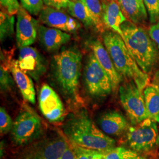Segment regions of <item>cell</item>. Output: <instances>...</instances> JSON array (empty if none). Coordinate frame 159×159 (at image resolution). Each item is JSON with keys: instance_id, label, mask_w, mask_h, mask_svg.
<instances>
[{"instance_id": "1", "label": "cell", "mask_w": 159, "mask_h": 159, "mask_svg": "<svg viewBox=\"0 0 159 159\" xmlns=\"http://www.w3.org/2000/svg\"><path fill=\"white\" fill-rule=\"evenodd\" d=\"M72 144L100 152L114 148L116 142L98 128L85 110L70 114L63 127Z\"/></svg>"}, {"instance_id": "2", "label": "cell", "mask_w": 159, "mask_h": 159, "mask_svg": "<svg viewBox=\"0 0 159 159\" xmlns=\"http://www.w3.org/2000/svg\"><path fill=\"white\" fill-rule=\"evenodd\" d=\"M121 29L131 56L144 73H151L159 61L157 46L144 29L130 21L123 23Z\"/></svg>"}, {"instance_id": "3", "label": "cell", "mask_w": 159, "mask_h": 159, "mask_svg": "<svg viewBox=\"0 0 159 159\" xmlns=\"http://www.w3.org/2000/svg\"><path fill=\"white\" fill-rule=\"evenodd\" d=\"M102 39L119 74L127 80H133L138 88L143 91L149 83V77L131 56L122 37L114 31H106L103 34Z\"/></svg>"}, {"instance_id": "4", "label": "cell", "mask_w": 159, "mask_h": 159, "mask_svg": "<svg viewBox=\"0 0 159 159\" xmlns=\"http://www.w3.org/2000/svg\"><path fill=\"white\" fill-rule=\"evenodd\" d=\"M81 54L74 48L64 50L53 57L54 79L65 96H77L81 69Z\"/></svg>"}, {"instance_id": "5", "label": "cell", "mask_w": 159, "mask_h": 159, "mask_svg": "<svg viewBox=\"0 0 159 159\" xmlns=\"http://www.w3.org/2000/svg\"><path fill=\"white\" fill-rule=\"evenodd\" d=\"M128 145L140 153H151L159 146V133L156 122L148 118L129 127L127 133Z\"/></svg>"}, {"instance_id": "6", "label": "cell", "mask_w": 159, "mask_h": 159, "mask_svg": "<svg viewBox=\"0 0 159 159\" xmlns=\"http://www.w3.org/2000/svg\"><path fill=\"white\" fill-rule=\"evenodd\" d=\"M120 100L133 125L148 118L143 92L133 80H127L119 89Z\"/></svg>"}, {"instance_id": "7", "label": "cell", "mask_w": 159, "mask_h": 159, "mask_svg": "<svg viewBox=\"0 0 159 159\" xmlns=\"http://www.w3.org/2000/svg\"><path fill=\"white\" fill-rule=\"evenodd\" d=\"M42 125L39 116L33 109L26 106L17 116L11 130L14 143L23 146L31 142L39 136Z\"/></svg>"}, {"instance_id": "8", "label": "cell", "mask_w": 159, "mask_h": 159, "mask_svg": "<svg viewBox=\"0 0 159 159\" xmlns=\"http://www.w3.org/2000/svg\"><path fill=\"white\" fill-rule=\"evenodd\" d=\"M84 81L89 93L95 97L107 96L113 91L111 79L94 53L89 56L84 68Z\"/></svg>"}, {"instance_id": "9", "label": "cell", "mask_w": 159, "mask_h": 159, "mask_svg": "<svg viewBox=\"0 0 159 159\" xmlns=\"http://www.w3.org/2000/svg\"><path fill=\"white\" fill-rule=\"evenodd\" d=\"M68 146L64 137L53 136L34 143L17 159H59Z\"/></svg>"}, {"instance_id": "10", "label": "cell", "mask_w": 159, "mask_h": 159, "mask_svg": "<svg viewBox=\"0 0 159 159\" xmlns=\"http://www.w3.org/2000/svg\"><path fill=\"white\" fill-rule=\"evenodd\" d=\"M41 113L51 123H58L64 119L66 110L57 93L50 85L41 86L39 97Z\"/></svg>"}, {"instance_id": "11", "label": "cell", "mask_w": 159, "mask_h": 159, "mask_svg": "<svg viewBox=\"0 0 159 159\" xmlns=\"http://www.w3.org/2000/svg\"><path fill=\"white\" fill-rule=\"evenodd\" d=\"M17 61L20 69L36 81L46 73L45 59L32 47H20Z\"/></svg>"}, {"instance_id": "12", "label": "cell", "mask_w": 159, "mask_h": 159, "mask_svg": "<svg viewBox=\"0 0 159 159\" xmlns=\"http://www.w3.org/2000/svg\"><path fill=\"white\" fill-rule=\"evenodd\" d=\"M17 17L16 40L18 46L20 48L33 44L38 36L39 21L23 7H20Z\"/></svg>"}, {"instance_id": "13", "label": "cell", "mask_w": 159, "mask_h": 159, "mask_svg": "<svg viewBox=\"0 0 159 159\" xmlns=\"http://www.w3.org/2000/svg\"><path fill=\"white\" fill-rule=\"evenodd\" d=\"M39 22L51 28L66 32H74L81 26L80 23L61 10L44 7L39 14Z\"/></svg>"}, {"instance_id": "14", "label": "cell", "mask_w": 159, "mask_h": 159, "mask_svg": "<svg viewBox=\"0 0 159 159\" xmlns=\"http://www.w3.org/2000/svg\"><path fill=\"white\" fill-rule=\"evenodd\" d=\"M89 45L98 61L109 75L112 83L113 90L115 91L122 81L123 77L116 70L108 51L100 41L93 40Z\"/></svg>"}, {"instance_id": "15", "label": "cell", "mask_w": 159, "mask_h": 159, "mask_svg": "<svg viewBox=\"0 0 159 159\" xmlns=\"http://www.w3.org/2000/svg\"><path fill=\"white\" fill-rule=\"evenodd\" d=\"M98 124L105 134L112 136H121L130 127L125 117L116 110L102 114L98 120Z\"/></svg>"}, {"instance_id": "16", "label": "cell", "mask_w": 159, "mask_h": 159, "mask_svg": "<svg viewBox=\"0 0 159 159\" xmlns=\"http://www.w3.org/2000/svg\"><path fill=\"white\" fill-rule=\"evenodd\" d=\"M38 37L41 44L50 52L57 51L71 39V35L65 31L43 25H39Z\"/></svg>"}, {"instance_id": "17", "label": "cell", "mask_w": 159, "mask_h": 159, "mask_svg": "<svg viewBox=\"0 0 159 159\" xmlns=\"http://www.w3.org/2000/svg\"><path fill=\"white\" fill-rule=\"evenodd\" d=\"M102 4L103 21L106 28L112 30L123 39L124 35L121 25L127 19L121 11L117 1L113 0H101Z\"/></svg>"}, {"instance_id": "18", "label": "cell", "mask_w": 159, "mask_h": 159, "mask_svg": "<svg viewBox=\"0 0 159 159\" xmlns=\"http://www.w3.org/2000/svg\"><path fill=\"white\" fill-rule=\"evenodd\" d=\"M10 70L24 99L34 104L35 102V91L31 77L20 69L17 60L12 61Z\"/></svg>"}, {"instance_id": "19", "label": "cell", "mask_w": 159, "mask_h": 159, "mask_svg": "<svg viewBox=\"0 0 159 159\" xmlns=\"http://www.w3.org/2000/svg\"><path fill=\"white\" fill-rule=\"evenodd\" d=\"M117 2L125 18L136 25L148 20V11L144 0H118Z\"/></svg>"}, {"instance_id": "20", "label": "cell", "mask_w": 159, "mask_h": 159, "mask_svg": "<svg viewBox=\"0 0 159 159\" xmlns=\"http://www.w3.org/2000/svg\"><path fill=\"white\" fill-rule=\"evenodd\" d=\"M148 117L159 123V86L156 83L148 84L143 90Z\"/></svg>"}, {"instance_id": "21", "label": "cell", "mask_w": 159, "mask_h": 159, "mask_svg": "<svg viewBox=\"0 0 159 159\" xmlns=\"http://www.w3.org/2000/svg\"><path fill=\"white\" fill-rule=\"evenodd\" d=\"M67 10L72 17L77 18L87 27H94L90 12L84 0H69Z\"/></svg>"}, {"instance_id": "22", "label": "cell", "mask_w": 159, "mask_h": 159, "mask_svg": "<svg viewBox=\"0 0 159 159\" xmlns=\"http://www.w3.org/2000/svg\"><path fill=\"white\" fill-rule=\"evenodd\" d=\"M90 12L94 27L98 31L103 32L106 27L102 18V4L101 0H84Z\"/></svg>"}, {"instance_id": "23", "label": "cell", "mask_w": 159, "mask_h": 159, "mask_svg": "<svg viewBox=\"0 0 159 159\" xmlns=\"http://www.w3.org/2000/svg\"><path fill=\"white\" fill-rule=\"evenodd\" d=\"M15 18L4 11L0 13V39L4 41L14 34Z\"/></svg>"}, {"instance_id": "24", "label": "cell", "mask_w": 159, "mask_h": 159, "mask_svg": "<svg viewBox=\"0 0 159 159\" xmlns=\"http://www.w3.org/2000/svg\"><path fill=\"white\" fill-rule=\"evenodd\" d=\"M144 2L150 23L159 22V0H144Z\"/></svg>"}, {"instance_id": "25", "label": "cell", "mask_w": 159, "mask_h": 159, "mask_svg": "<svg viewBox=\"0 0 159 159\" xmlns=\"http://www.w3.org/2000/svg\"><path fill=\"white\" fill-rule=\"evenodd\" d=\"M21 6L30 14L37 16L43 10V0H20Z\"/></svg>"}, {"instance_id": "26", "label": "cell", "mask_w": 159, "mask_h": 159, "mask_svg": "<svg viewBox=\"0 0 159 159\" xmlns=\"http://www.w3.org/2000/svg\"><path fill=\"white\" fill-rule=\"evenodd\" d=\"M14 123L6 109L0 108V131L1 134H5L11 131Z\"/></svg>"}, {"instance_id": "27", "label": "cell", "mask_w": 159, "mask_h": 159, "mask_svg": "<svg viewBox=\"0 0 159 159\" xmlns=\"http://www.w3.org/2000/svg\"><path fill=\"white\" fill-rule=\"evenodd\" d=\"M9 69L1 66L0 86L1 91H8L14 85V80L8 71Z\"/></svg>"}, {"instance_id": "28", "label": "cell", "mask_w": 159, "mask_h": 159, "mask_svg": "<svg viewBox=\"0 0 159 159\" xmlns=\"http://www.w3.org/2000/svg\"><path fill=\"white\" fill-rule=\"evenodd\" d=\"M0 2L1 7L11 16L17 14L20 8L17 0H0Z\"/></svg>"}, {"instance_id": "29", "label": "cell", "mask_w": 159, "mask_h": 159, "mask_svg": "<svg viewBox=\"0 0 159 159\" xmlns=\"http://www.w3.org/2000/svg\"><path fill=\"white\" fill-rule=\"evenodd\" d=\"M72 145L75 153L76 159H92L95 150L81 148L74 144Z\"/></svg>"}, {"instance_id": "30", "label": "cell", "mask_w": 159, "mask_h": 159, "mask_svg": "<svg viewBox=\"0 0 159 159\" xmlns=\"http://www.w3.org/2000/svg\"><path fill=\"white\" fill-rule=\"evenodd\" d=\"M120 159H148L139 154V153L133 150H129L121 147Z\"/></svg>"}, {"instance_id": "31", "label": "cell", "mask_w": 159, "mask_h": 159, "mask_svg": "<svg viewBox=\"0 0 159 159\" xmlns=\"http://www.w3.org/2000/svg\"><path fill=\"white\" fill-rule=\"evenodd\" d=\"M44 4L58 10L67 9L69 0H43Z\"/></svg>"}, {"instance_id": "32", "label": "cell", "mask_w": 159, "mask_h": 159, "mask_svg": "<svg viewBox=\"0 0 159 159\" xmlns=\"http://www.w3.org/2000/svg\"><path fill=\"white\" fill-rule=\"evenodd\" d=\"M149 35L159 48V22L153 24L150 27Z\"/></svg>"}, {"instance_id": "33", "label": "cell", "mask_w": 159, "mask_h": 159, "mask_svg": "<svg viewBox=\"0 0 159 159\" xmlns=\"http://www.w3.org/2000/svg\"><path fill=\"white\" fill-rule=\"evenodd\" d=\"M59 159H76L75 153L72 146H68Z\"/></svg>"}, {"instance_id": "34", "label": "cell", "mask_w": 159, "mask_h": 159, "mask_svg": "<svg viewBox=\"0 0 159 159\" xmlns=\"http://www.w3.org/2000/svg\"><path fill=\"white\" fill-rule=\"evenodd\" d=\"M92 159H106L103 152L95 150Z\"/></svg>"}, {"instance_id": "35", "label": "cell", "mask_w": 159, "mask_h": 159, "mask_svg": "<svg viewBox=\"0 0 159 159\" xmlns=\"http://www.w3.org/2000/svg\"><path fill=\"white\" fill-rule=\"evenodd\" d=\"M154 82L156 83L157 84H158L159 86V70L157 72H156V73L155 74Z\"/></svg>"}, {"instance_id": "36", "label": "cell", "mask_w": 159, "mask_h": 159, "mask_svg": "<svg viewBox=\"0 0 159 159\" xmlns=\"http://www.w3.org/2000/svg\"><path fill=\"white\" fill-rule=\"evenodd\" d=\"M113 1H117L118 0H113Z\"/></svg>"}]
</instances>
